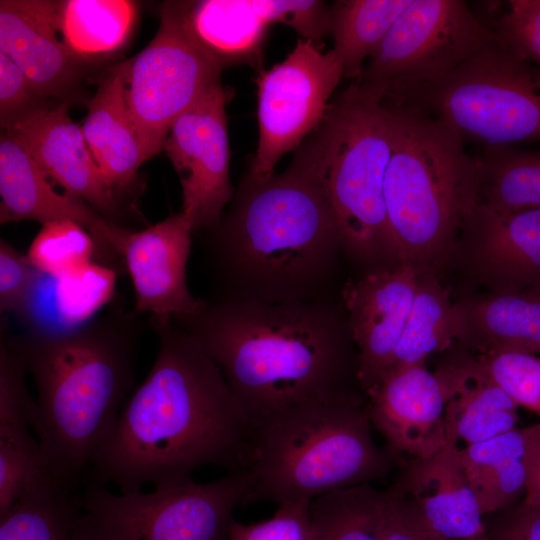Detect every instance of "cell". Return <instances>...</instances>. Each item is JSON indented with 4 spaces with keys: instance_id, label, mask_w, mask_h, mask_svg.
Wrapping results in <instances>:
<instances>
[{
    "instance_id": "6da1fadb",
    "label": "cell",
    "mask_w": 540,
    "mask_h": 540,
    "mask_svg": "<svg viewBox=\"0 0 540 540\" xmlns=\"http://www.w3.org/2000/svg\"><path fill=\"white\" fill-rule=\"evenodd\" d=\"M150 320L157 356L92 457L86 482L114 484L128 494L147 483L166 488L189 482L203 465L248 470L252 423L221 370L171 318Z\"/></svg>"
},
{
    "instance_id": "7a4b0ae2",
    "label": "cell",
    "mask_w": 540,
    "mask_h": 540,
    "mask_svg": "<svg viewBox=\"0 0 540 540\" xmlns=\"http://www.w3.org/2000/svg\"><path fill=\"white\" fill-rule=\"evenodd\" d=\"M171 319L216 363L253 428L305 404L362 396L341 297L207 301L198 313Z\"/></svg>"
},
{
    "instance_id": "3957f363",
    "label": "cell",
    "mask_w": 540,
    "mask_h": 540,
    "mask_svg": "<svg viewBox=\"0 0 540 540\" xmlns=\"http://www.w3.org/2000/svg\"><path fill=\"white\" fill-rule=\"evenodd\" d=\"M205 237L210 303L340 298L333 283L345 252L336 219L319 178L296 155L281 173L248 172Z\"/></svg>"
},
{
    "instance_id": "277c9868",
    "label": "cell",
    "mask_w": 540,
    "mask_h": 540,
    "mask_svg": "<svg viewBox=\"0 0 540 540\" xmlns=\"http://www.w3.org/2000/svg\"><path fill=\"white\" fill-rule=\"evenodd\" d=\"M136 317L116 310L77 326L35 324L10 337L37 388L35 431L44 465L69 492L77 494L134 383L141 334Z\"/></svg>"
},
{
    "instance_id": "5b68a950",
    "label": "cell",
    "mask_w": 540,
    "mask_h": 540,
    "mask_svg": "<svg viewBox=\"0 0 540 540\" xmlns=\"http://www.w3.org/2000/svg\"><path fill=\"white\" fill-rule=\"evenodd\" d=\"M384 106L392 126L384 200L393 258L421 270L453 244L478 206V158L427 111Z\"/></svg>"
},
{
    "instance_id": "8992f818",
    "label": "cell",
    "mask_w": 540,
    "mask_h": 540,
    "mask_svg": "<svg viewBox=\"0 0 540 540\" xmlns=\"http://www.w3.org/2000/svg\"><path fill=\"white\" fill-rule=\"evenodd\" d=\"M361 396L305 404L253 428L245 503L283 504L384 478L396 459L376 445Z\"/></svg>"
},
{
    "instance_id": "52a82bcc",
    "label": "cell",
    "mask_w": 540,
    "mask_h": 540,
    "mask_svg": "<svg viewBox=\"0 0 540 540\" xmlns=\"http://www.w3.org/2000/svg\"><path fill=\"white\" fill-rule=\"evenodd\" d=\"M391 150L388 109L351 82L331 99L324 118L295 154L319 178L343 250L358 261L395 264L384 200Z\"/></svg>"
},
{
    "instance_id": "ba28073f",
    "label": "cell",
    "mask_w": 540,
    "mask_h": 540,
    "mask_svg": "<svg viewBox=\"0 0 540 540\" xmlns=\"http://www.w3.org/2000/svg\"><path fill=\"white\" fill-rule=\"evenodd\" d=\"M251 488L248 470L152 492L115 494L86 482L78 494L75 540H230L233 511Z\"/></svg>"
},
{
    "instance_id": "9c48e42d",
    "label": "cell",
    "mask_w": 540,
    "mask_h": 540,
    "mask_svg": "<svg viewBox=\"0 0 540 540\" xmlns=\"http://www.w3.org/2000/svg\"><path fill=\"white\" fill-rule=\"evenodd\" d=\"M462 0H412L356 83L380 103L418 108L449 74L496 40Z\"/></svg>"
},
{
    "instance_id": "30bf717a",
    "label": "cell",
    "mask_w": 540,
    "mask_h": 540,
    "mask_svg": "<svg viewBox=\"0 0 540 540\" xmlns=\"http://www.w3.org/2000/svg\"><path fill=\"white\" fill-rule=\"evenodd\" d=\"M418 108L463 140L487 147L540 142V68L496 38L429 91Z\"/></svg>"
},
{
    "instance_id": "8fae6325",
    "label": "cell",
    "mask_w": 540,
    "mask_h": 540,
    "mask_svg": "<svg viewBox=\"0 0 540 540\" xmlns=\"http://www.w3.org/2000/svg\"><path fill=\"white\" fill-rule=\"evenodd\" d=\"M123 63L126 102L147 160L163 150L173 123L221 82L223 69L186 27L178 1L162 5L153 39Z\"/></svg>"
},
{
    "instance_id": "7c38bea8",
    "label": "cell",
    "mask_w": 540,
    "mask_h": 540,
    "mask_svg": "<svg viewBox=\"0 0 540 540\" xmlns=\"http://www.w3.org/2000/svg\"><path fill=\"white\" fill-rule=\"evenodd\" d=\"M342 77L335 51L323 52L306 39L298 40L282 62L260 73L256 80L259 137L248 172L274 173L281 157L299 147L320 124Z\"/></svg>"
},
{
    "instance_id": "4fadbf2b",
    "label": "cell",
    "mask_w": 540,
    "mask_h": 540,
    "mask_svg": "<svg viewBox=\"0 0 540 540\" xmlns=\"http://www.w3.org/2000/svg\"><path fill=\"white\" fill-rule=\"evenodd\" d=\"M227 101L221 82L213 86L173 123L163 146L179 177L181 211L192 218L194 234L214 229L235 194Z\"/></svg>"
},
{
    "instance_id": "5bb4252c",
    "label": "cell",
    "mask_w": 540,
    "mask_h": 540,
    "mask_svg": "<svg viewBox=\"0 0 540 540\" xmlns=\"http://www.w3.org/2000/svg\"><path fill=\"white\" fill-rule=\"evenodd\" d=\"M420 271L411 264L396 263L348 280L342 288L341 301L357 350L358 379L365 396L393 364Z\"/></svg>"
},
{
    "instance_id": "9a60e30c",
    "label": "cell",
    "mask_w": 540,
    "mask_h": 540,
    "mask_svg": "<svg viewBox=\"0 0 540 540\" xmlns=\"http://www.w3.org/2000/svg\"><path fill=\"white\" fill-rule=\"evenodd\" d=\"M0 223L36 221L41 225L74 221L90 232L96 262L124 268L122 248L131 231L96 211L85 201L59 193L27 150L7 131L0 135Z\"/></svg>"
},
{
    "instance_id": "2e32d148",
    "label": "cell",
    "mask_w": 540,
    "mask_h": 540,
    "mask_svg": "<svg viewBox=\"0 0 540 540\" xmlns=\"http://www.w3.org/2000/svg\"><path fill=\"white\" fill-rule=\"evenodd\" d=\"M193 235V220L181 210L154 225L129 232L122 260L133 285L136 315L176 318L198 313L207 305L187 285Z\"/></svg>"
},
{
    "instance_id": "e0dca14e",
    "label": "cell",
    "mask_w": 540,
    "mask_h": 540,
    "mask_svg": "<svg viewBox=\"0 0 540 540\" xmlns=\"http://www.w3.org/2000/svg\"><path fill=\"white\" fill-rule=\"evenodd\" d=\"M0 52L46 99L68 105L79 99L87 64L61 39L56 1L1 0Z\"/></svg>"
},
{
    "instance_id": "ac0fdd59",
    "label": "cell",
    "mask_w": 540,
    "mask_h": 540,
    "mask_svg": "<svg viewBox=\"0 0 540 540\" xmlns=\"http://www.w3.org/2000/svg\"><path fill=\"white\" fill-rule=\"evenodd\" d=\"M366 397L371 426L395 459L427 457L446 444L442 384L424 365L391 369Z\"/></svg>"
},
{
    "instance_id": "d6986e66",
    "label": "cell",
    "mask_w": 540,
    "mask_h": 540,
    "mask_svg": "<svg viewBox=\"0 0 540 540\" xmlns=\"http://www.w3.org/2000/svg\"><path fill=\"white\" fill-rule=\"evenodd\" d=\"M6 131L65 193L85 201L118 224V194L98 167L81 125L71 119L68 104H50Z\"/></svg>"
},
{
    "instance_id": "ffe728a7",
    "label": "cell",
    "mask_w": 540,
    "mask_h": 540,
    "mask_svg": "<svg viewBox=\"0 0 540 540\" xmlns=\"http://www.w3.org/2000/svg\"><path fill=\"white\" fill-rule=\"evenodd\" d=\"M391 488L438 537L490 540L457 444L446 443L427 457L412 459Z\"/></svg>"
},
{
    "instance_id": "44dd1931",
    "label": "cell",
    "mask_w": 540,
    "mask_h": 540,
    "mask_svg": "<svg viewBox=\"0 0 540 540\" xmlns=\"http://www.w3.org/2000/svg\"><path fill=\"white\" fill-rule=\"evenodd\" d=\"M464 230L479 273L497 291L540 289V208L502 213L479 203Z\"/></svg>"
},
{
    "instance_id": "7402d4cb",
    "label": "cell",
    "mask_w": 540,
    "mask_h": 540,
    "mask_svg": "<svg viewBox=\"0 0 540 540\" xmlns=\"http://www.w3.org/2000/svg\"><path fill=\"white\" fill-rule=\"evenodd\" d=\"M443 388L446 443L485 441L516 427L518 405L476 358L458 357L435 372Z\"/></svg>"
},
{
    "instance_id": "603a6c76",
    "label": "cell",
    "mask_w": 540,
    "mask_h": 540,
    "mask_svg": "<svg viewBox=\"0 0 540 540\" xmlns=\"http://www.w3.org/2000/svg\"><path fill=\"white\" fill-rule=\"evenodd\" d=\"M81 128L107 182L117 194L127 191L147 159L126 102L123 62L99 80Z\"/></svg>"
},
{
    "instance_id": "cb8c5ba5",
    "label": "cell",
    "mask_w": 540,
    "mask_h": 540,
    "mask_svg": "<svg viewBox=\"0 0 540 540\" xmlns=\"http://www.w3.org/2000/svg\"><path fill=\"white\" fill-rule=\"evenodd\" d=\"M456 339L481 354L540 353V289L503 290L455 304Z\"/></svg>"
},
{
    "instance_id": "d4e9b609",
    "label": "cell",
    "mask_w": 540,
    "mask_h": 540,
    "mask_svg": "<svg viewBox=\"0 0 540 540\" xmlns=\"http://www.w3.org/2000/svg\"><path fill=\"white\" fill-rule=\"evenodd\" d=\"M178 3L194 39L222 68L260 63L269 24L258 12L254 0Z\"/></svg>"
},
{
    "instance_id": "484cf974",
    "label": "cell",
    "mask_w": 540,
    "mask_h": 540,
    "mask_svg": "<svg viewBox=\"0 0 540 540\" xmlns=\"http://www.w3.org/2000/svg\"><path fill=\"white\" fill-rule=\"evenodd\" d=\"M524 428L461 448L462 464L483 515L509 508L526 492Z\"/></svg>"
},
{
    "instance_id": "4316f807",
    "label": "cell",
    "mask_w": 540,
    "mask_h": 540,
    "mask_svg": "<svg viewBox=\"0 0 540 540\" xmlns=\"http://www.w3.org/2000/svg\"><path fill=\"white\" fill-rule=\"evenodd\" d=\"M137 12V4L128 0L56 1L61 39L86 64L108 57L126 44Z\"/></svg>"
},
{
    "instance_id": "83f0119b",
    "label": "cell",
    "mask_w": 540,
    "mask_h": 540,
    "mask_svg": "<svg viewBox=\"0 0 540 540\" xmlns=\"http://www.w3.org/2000/svg\"><path fill=\"white\" fill-rule=\"evenodd\" d=\"M412 0H341L330 6V32L344 77L356 82Z\"/></svg>"
},
{
    "instance_id": "f1b7e54d",
    "label": "cell",
    "mask_w": 540,
    "mask_h": 540,
    "mask_svg": "<svg viewBox=\"0 0 540 540\" xmlns=\"http://www.w3.org/2000/svg\"><path fill=\"white\" fill-rule=\"evenodd\" d=\"M456 336L455 304L437 279L421 270L390 370L424 365L430 354L447 348Z\"/></svg>"
},
{
    "instance_id": "f546056e",
    "label": "cell",
    "mask_w": 540,
    "mask_h": 540,
    "mask_svg": "<svg viewBox=\"0 0 540 540\" xmlns=\"http://www.w3.org/2000/svg\"><path fill=\"white\" fill-rule=\"evenodd\" d=\"M477 158L480 204L502 213L540 208V151L491 146Z\"/></svg>"
},
{
    "instance_id": "4dcf8cb0",
    "label": "cell",
    "mask_w": 540,
    "mask_h": 540,
    "mask_svg": "<svg viewBox=\"0 0 540 540\" xmlns=\"http://www.w3.org/2000/svg\"><path fill=\"white\" fill-rule=\"evenodd\" d=\"M387 490L370 484L312 500L310 540H382Z\"/></svg>"
},
{
    "instance_id": "1f68e13d",
    "label": "cell",
    "mask_w": 540,
    "mask_h": 540,
    "mask_svg": "<svg viewBox=\"0 0 540 540\" xmlns=\"http://www.w3.org/2000/svg\"><path fill=\"white\" fill-rule=\"evenodd\" d=\"M78 493L49 480L0 515V540H75Z\"/></svg>"
},
{
    "instance_id": "d6a6232c",
    "label": "cell",
    "mask_w": 540,
    "mask_h": 540,
    "mask_svg": "<svg viewBox=\"0 0 540 540\" xmlns=\"http://www.w3.org/2000/svg\"><path fill=\"white\" fill-rule=\"evenodd\" d=\"M6 333L1 330L0 443L42 456L39 442L29 431L38 426V404L26 387L25 360Z\"/></svg>"
},
{
    "instance_id": "836d02e7",
    "label": "cell",
    "mask_w": 540,
    "mask_h": 540,
    "mask_svg": "<svg viewBox=\"0 0 540 540\" xmlns=\"http://www.w3.org/2000/svg\"><path fill=\"white\" fill-rule=\"evenodd\" d=\"M26 255L40 272L56 280L96 261L97 246L80 224L52 221L41 225Z\"/></svg>"
},
{
    "instance_id": "e575fe53",
    "label": "cell",
    "mask_w": 540,
    "mask_h": 540,
    "mask_svg": "<svg viewBox=\"0 0 540 540\" xmlns=\"http://www.w3.org/2000/svg\"><path fill=\"white\" fill-rule=\"evenodd\" d=\"M118 272L99 262L54 281L53 304L62 326H77L97 316L113 298Z\"/></svg>"
},
{
    "instance_id": "d590c367",
    "label": "cell",
    "mask_w": 540,
    "mask_h": 540,
    "mask_svg": "<svg viewBox=\"0 0 540 540\" xmlns=\"http://www.w3.org/2000/svg\"><path fill=\"white\" fill-rule=\"evenodd\" d=\"M46 276L6 240H0V312L35 324V300Z\"/></svg>"
},
{
    "instance_id": "8d00e7d4",
    "label": "cell",
    "mask_w": 540,
    "mask_h": 540,
    "mask_svg": "<svg viewBox=\"0 0 540 540\" xmlns=\"http://www.w3.org/2000/svg\"><path fill=\"white\" fill-rule=\"evenodd\" d=\"M478 363L518 405L540 413V358L530 353L504 351L480 354Z\"/></svg>"
},
{
    "instance_id": "74e56055",
    "label": "cell",
    "mask_w": 540,
    "mask_h": 540,
    "mask_svg": "<svg viewBox=\"0 0 540 540\" xmlns=\"http://www.w3.org/2000/svg\"><path fill=\"white\" fill-rule=\"evenodd\" d=\"M518 58L540 68V0H511L494 30Z\"/></svg>"
},
{
    "instance_id": "f35d334b",
    "label": "cell",
    "mask_w": 540,
    "mask_h": 540,
    "mask_svg": "<svg viewBox=\"0 0 540 540\" xmlns=\"http://www.w3.org/2000/svg\"><path fill=\"white\" fill-rule=\"evenodd\" d=\"M311 500L279 504L274 515L264 521L232 522L230 540H310Z\"/></svg>"
},
{
    "instance_id": "ab89813d",
    "label": "cell",
    "mask_w": 540,
    "mask_h": 540,
    "mask_svg": "<svg viewBox=\"0 0 540 540\" xmlns=\"http://www.w3.org/2000/svg\"><path fill=\"white\" fill-rule=\"evenodd\" d=\"M21 69L0 52V124L3 131L50 105Z\"/></svg>"
},
{
    "instance_id": "60d3db41",
    "label": "cell",
    "mask_w": 540,
    "mask_h": 540,
    "mask_svg": "<svg viewBox=\"0 0 540 540\" xmlns=\"http://www.w3.org/2000/svg\"><path fill=\"white\" fill-rule=\"evenodd\" d=\"M261 16L270 25L282 23L303 39L316 41L330 32V6L316 0H254Z\"/></svg>"
},
{
    "instance_id": "b9f144b4",
    "label": "cell",
    "mask_w": 540,
    "mask_h": 540,
    "mask_svg": "<svg viewBox=\"0 0 540 540\" xmlns=\"http://www.w3.org/2000/svg\"><path fill=\"white\" fill-rule=\"evenodd\" d=\"M382 540H445L428 530L392 488L387 490Z\"/></svg>"
},
{
    "instance_id": "7bdbcfd3",
    "label": "cell",
    "mask_w": 540,
    "mask_h": 540,
    "mask_svg": "<svg viewBox=\"0 0 540 540\" xmlns=\"http://www.w3.org/2000/svg\"><path fill=\"white\" fill-rule=\"evenodd\" d=\"M498 540H540V504L522 501L506 518Z\"/></svg>"
},
{
    "instance_id": "ee69618b",
    "label": "cell",
    "mask_w": 540,
    "mask_h": 540,
    "mask_svg": "<svg viewBox=\"0 0 540 540\" xmlns=\"http://www.w3.org/2000/svg\"><path fill=\"white\" fill-rule=\"evenodd\" d=\"M526 492L523 502L540 504V423L524 428Z\"/></svg>"
}]
</instances>
